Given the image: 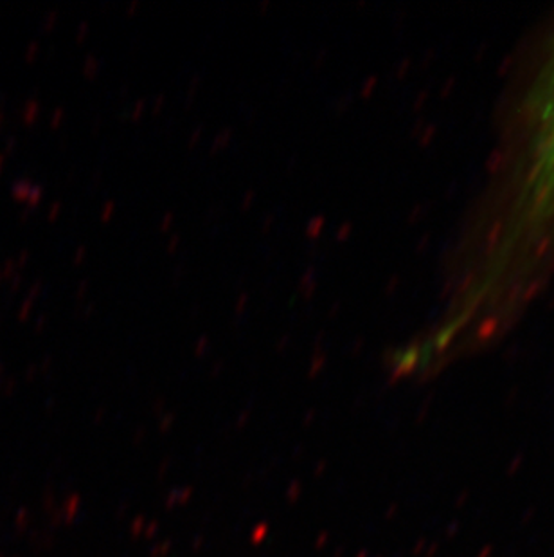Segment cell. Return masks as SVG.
Masks as SVG:
<instances>
[{
    "label": "cell",
    "instance_id": "1",
    "mask_svg": "<svg viewBox=\"0 0 554 557\" xmlns=\"http://www.w3.org/2000/svg\"><path fill=\"white\" fill-rule=\"evenodd\" d=\"M554 226V48L534 89L522 174L513 199L498 262L539 232Z\"/></svg>",
    "mask_w": 554,
    "mask_h": 557
}]
</instances>
